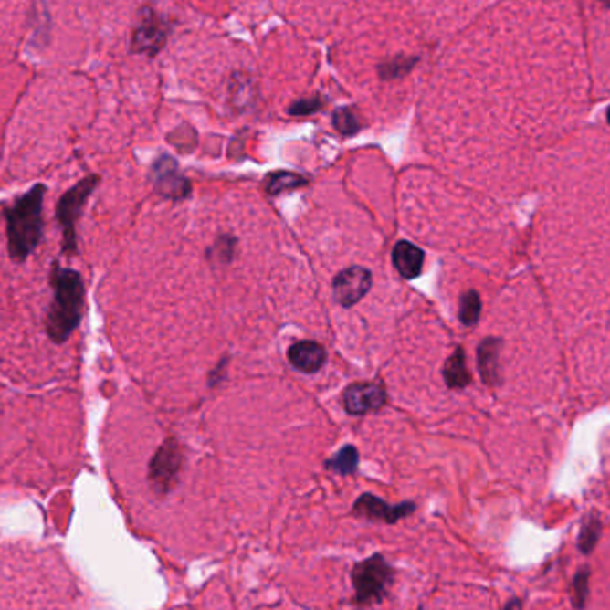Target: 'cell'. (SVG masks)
<instances>
[{"mask_svg":"<svg viewBox=\"0 0 610 610\" xmlns=\"http://www.w3.org/2000/svg\"><path fill=\"white\" fill-rule=\"evenodd\" d=\"M372 288V273L363 267L346 268L334 279V300L343 307L357 304Z\"/></svg>","mask_w":610,"mask_h":610,"instance_id":"obj_9","label":"cell"},{"mask_svg":"<svg viewBox=\"0 0 610 610\" xmlns=\"http://www.w3.org/2000/svg\"><path fill=\"white\" fill-rule=\"evenodd\" d=\"M602 535V523L596 516H587L582 523L580 534H578V550L584 555H591L600 541Z\"/></svg>","mask_w":610,"mask_h":610,"instance_id":"obj_16","label":"cell"},{"mask_svg":"<svg viewBox=\"0 0 610 610\" xmlns=\"http://www.w3.org/2000/svg\"><path fill=\"white\" fill-rule=\"evenodd\" d=\"M289 363L302 373H316L327 361V352L321 344L314 342L295 343L288 352Z\"/></svg>","mask_w":610,"mask_h":610,"instance_id":"obj_13","label":"cell"},{"mask_svg":"<svg viewBox=\"0 0 610 610\" xmlns=\"http://www.w3.org/2000/svg\"><path fill=\"white\" fill-rule=\"evenodd\" d=\"M479 314H480V300H479V295L475 291H468L462 295L460 299V321L464 325H475L477 320H479Z\"/></svg>","mask_w":610,"mask_h":610,"instance_id":"obj_21","label":"cell"},{"mask_svg":"<svg viewBox=\"0 0 610 610\" xmlns=\"http://www.w3.org/2000/svg\"><path fill=\"white\" fill-rule=\"evenodd\" d=\"M359 454L353 447H344L334 458L327 460V468L338 475H350L357 469Z\"/></svg>","mask_w":610,"mask_h":610,"instance_id":"obj_17","label":"cell"},{"mask_svg":"<svg viewBox=\"0 0 610 610\" xmlns=\"http://www.w3.org/2000/svg\"><path fill=\"white\" fill-rule=\"evenodd\" d=\"M602 2H605V4H607V5H610V0H602Z\"/></svg>","mask_w":610,"mask_h":610,"instance_id":"obj_25","label":"cell"},{"mask_svg":"<svg viewBox=\"0 0 610 610\" xmlns=\"http://www.w3.org/2000/svg\"><path fill=\"white\" fill-rule=\"evenodd\" d=\"M334 127L344 134V136H353L355 132H359L361 129V123H359V118L355 116V113L348 108H342L334 113Z\"/></svg>","mask_w":610,"mask_h":610,"instance_id":"obj_22","label":"cell"},{"mask_svg":"<svg viewBox=\"0 0 610 610\" xmlns=\"http://www.w3.org/2000/svg\"><path fill=\"white\" fill-rule=\"evenodd\" d=\"M77 582L52 552L0 550V610H77Z\"/></svg>","mask_w":610,"mask_h":610,"instance_id":"obj_2","label":"cell"},{"mask_svg":"<svg viewBox=\"0 0 610 610\" xmlns=\"http://www.w3.org/2000/svg\"><path fill=\"white\" fill-rule=\"evenodd\" d=\"M589 576H591L589 568H582L573 578L572 602L573 607L576 610L585 609L589 596Z\"/></svg>","mask_w":610,"mask_h":610,"instance_id":"obj_18","label":"cell"},{"mask_svg":"<svg viewBox=\"0 0 610 610\" xmlns=\"http://www.w3.org/2000/svg\"><path fill=\"white\" fill-rule=\"evenodd\" d=\"M393 578L394 572L382 553H375L357 563L352 570V584L355 589L353 602L357 605L381 604L387 596Z\"/></svg>","mask_w":610,"mask_h":610,"instance_id":"obj_5","label":"cell"},{"mask_svg":"<svg viewBox=\"0 0 610 610\" xmlns=\"http://www.w3.org/2000/svg\"><path fill=\"white\" fill-rule=\"evenodd\" d=\"M415 510H416V505L413 501L389 505L379 496L373 495L359 496L357 501L353 503V516L368 520V521L387 523V525H393L400 521L402 518L411 516Z\"/></svg>","mask_w":610,"mask_h":610,"instance_id":"obj_8","label":"cell"},{"mask_svg":"<svg viewBox=\"0 0 610 610\" xmlns=\"http://www.w3.org/2000/svg\"><path fill=\"white\" fill-rule=\"evenodd\" d=\"M45 191L43 184L35 186L5 211L9 256L16 263L26 261L38 248L43 237Z\"/></svg>","mask_w":610,"mask_h":610,"instance_id":"obj_4","label":"cell"},{"mask_svg":"<svg viewBox=\"0 0 610 610\" xmlns=\"http://www.w3.org/2000/svg\"><path fill=\"white\" fill-rule=\"evenodd\" d=\"M99 184V177L91 175L77 183L72 190L67 191L58 205V220L63 229V250L74 254L77 247L76 224L89 198V195Z\"/></svg>","mask_w":610,"mask_h":610,"instance_id":"obj_6","label":"cell"},{"mask_svg":"<svg viewBox=\"0 0 610 610\" xmlns=\"http://www.w3.org/2000/svg\"><path fill=\"white\" fill-rule=\"evenodd\" d=\"M321 108V100L318 97L314 99H305V100H299L289 108L291 115H312Z\"/></svg>","mask_w":610,"mask_h":610,"instance_id":"obj_23","label":"cell"},{"mask_svg":"<svg viewBox=\"0 0 610 610\" xmlns=\"http://www.w3.org/2000/svg\"><path fill=\"white\" fill-rule=\"evenodd\" d=\"M50 284L54 299L47 314L45 329L54 343H65L82 320L84 282L76 269L54 265Z\"/></svg>","mask_w":610,"mask_h":610,"instance_id":"obj_3","label":"cell"},{"mask_svg":"<svg viewBox=\"0 0 610 610\" xmlns=\"http://www.w3.org/2000/svg\"><path fill=\"white\" fill-rule=\"evenodd\" d=\"M393 263L402 277L416 279L423 268V252L409 241H400L393 250Z\"/></svg>","mask_w":610,"mask_h":610,"instance_id":"obj_14","label":"cell"},{"mask_svg":"<svg viewBox=\"0 0 610 610\" xmlns=\"http://www.w3.org/2000/svg\"><path fill=\"white\" fill-rule=\"evenodd\" d=\"M304 184L305 181L300 175L288 174V172H279V174L269 175V179L267 181V191L271 195H277V193L293 190V188H299V186H304Z\"/></svg>","mask_w":610,"mask_h":610,"instance_id":"obj_20","label":"cell"},{"mask_svg":"<svg viewBox=\"0 0 610 610\" xmlns=\"http://www.w3.org/2000/svg\"><path fill=\"white\" fill-rule=\"evenodd\" d=\"M153 181H155V188L161 191L163 195L179 198L188 195L190 191V184L184 177L179 175L177 166L174 163L172 157H161L155 166H153Z\"/></svg>","mask_w":610,"mask_h":610,"instance_id":"obj_12","label":"cell"},{"mask_svg":"<svg viewBox=\"0 0 610 610\" xmlns=\"http://www.w3.org/2000/svg\"><path fill=\"white\" fill-rule=\"evenodd\" d=\"M607 116H609V123H610V110H609V115H607Z\"/></svg>","mask_w":610,"mask_h":610,"instance_id":"obj_26","label":"cell"},{"mask_svg":"<svg viewBox=\"0 0 610 610\" xmlns=\"http://www.w3.org/2000/svg\"><path fill=\"white\" fill-rule=\"evenodd\" d=\"M445 381L448 384V387L452 389H458V387H464L468 385L471 377L466 370V363H464V352L458 348L454 352V355L447 361L445 364Z\"/></svg>","mask_w":610,"mask_h":610,"instance_id":"obj_15","label":"cell"},{"mask_svg":"<svg viewBox=\"0 0 610 610\" xmlns=\"http://www.w3.org/2000/svg\"><path fill=\"white\" fill-rule=\"evenodd\" d=\"M166 39V29L163 22L153 15L151 9L143 11V18L136 29L134 35V50L136 52H145V54H155Z\"/></svg>","mask_w":610,"mask_h":610,"instance_id":"obj_11","label":"cell"},{"mask_svg":"<svg viewBox=\"0 0 610 610\" xmlns=\"http://www.w3.org/2000/svg\"><path fill=\"white\" fill-rule=\"evenodd\" d=\"M537 254L546 280L573 312L604 309L610 295V183L552 184Z\"/></svg>","mask_w":610,"mask_h":610,"instance_id":"obj_1","label":"cell"},{"mask_svg":"<svg viewBox=\"0 0 610 610\" xmlns=\"http://www.w3.org/2000/svg\"><path fill=\"white\" fill-rule=\"evenodd\" d=\"M418 63V58H407V56H398L387 63H384L381 68V77L382 79H398V77H404L405 74H409L413 70V67Z\"/></svg>","mask_w":610,"mask_h":610,"instance_id":"obj_19","label":"cell"},{"mask_svg":"<svg viewBox=\"0 0 610 610\" xmlns=\"http://www.w3.org/2000/svg\"><path fill=\"white\" fill-rule=\"evenodd\" d=\"M183 468V450L177 441L168 439L153 456L149 466V482L157 496L168 495L177 480Z\"/></svg>","mask_w":610,"mask_h":610,"instance_id":"obj_7","label":"cell"},{"mask_svg":"<svg viewBox=\"0 0 610 610\" xmlns=\"http://www.w3.org/2000/svg\"><path fill=\"white\" fill-rule=\"evenodd\" d=\"M344 407L350 415H366L381 409L385 402V391L379 384L361 382L346 387L343 394Z\"/></svg>","mask_w":610,"mask_h":610,"instance_id":"obj_10","label":"cell"},{"mask_svg":"<svg viewBox=\"0 0 610 610\" xmlns=\"http://www.w3.org/2000/svg\"><path fill=\"white\" fill-rule=\"evenodd\" d=\"M521 609V600H518V598H512L507 605H505V609L503 610H520Z\"/></svg>","mask_w":610,"mask_h":610,"instance_id":"obj_24","label":"cell"}]
</instances>
